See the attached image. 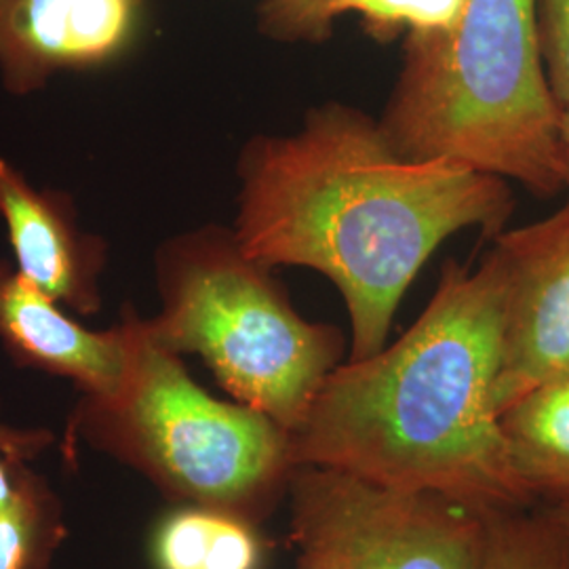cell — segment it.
<instances>
[{
  "mask_svg": "<svg viewBox=\"0 0 569 569\" xmlns=\"http://www.w3.org/2000/svg\"><path fill=\"white\" fill-rule=\"evenodd\" d=\"M237 243L258 264L326 274L350 317V359L387 346L395 312L435 249L512 216L509 183L451 161L399 154L380 122L340 103L315 108L300 131L256 138L241 163Z\"/></svg>",
  "mask_w": 569,
  "mask_h": 569,
  "instance_id": "cell-1",
  "label": "cell"
},
{
  "mask_svg": "<svg viewBox=\"0 0 569 569\" xmlns=\"http://www.w3.org/2000/svg\"><path fill=\"white\" fill-rule=\"evenodd\" d=\"M507 310L509 270L496 247L477 270L448 264L395 345L327 376L289 435L296 468H329L486 512L533 509L493 407Z\"/></svg>",
  "mask_w": 569,
  "mask_h": 569,
  "instance_id": "cell-2",
  "label": "cell"
},
{
  "mask_svg": "<svg viewBox=\"0 0 569 569\" xmlns=\"http://www.w3.org/2000/svg\"><path fill=\"white\" fill-rule=\"evenodd\" d=\"M380 127L409 159L468 164L545 199L568 190L561 106L540 51L536 0H468L448 30L407 34Z\"/></svg>",
  "mask_w": 569,
  "mask_h": 569,
  "instance_id": "cell-3",
  "label": "cell"
},
{
  "mask_svg": "<svg viewBox=\"0 0 569 569\" xmlns=\"http://www.w3.org/2000/svg\"><path fill=\"white\" fill-rule=\"evenodd\" d=\"M122 321L131 357L121 392L82 397L72 428L178 500L260 521L296 470L289 432L253 407L209 395L136 310Z\"/></svg>",
  "mask_w": 569,
  "mask_h": 569,
  "instance_id": "cell-4",
  "label": "cell"
},
{
  "mask_svg": "<svg viewBox=\"0 0 569 569\" xmlns=\"http://www.w3.org/2000/svg\"><path fill=\"white\" fill-rule=\"evenodd\" d=\"M161 310L146 319L169 350L201 357L234 401L296 432L340 366L338 329L310 323L247 258L232 230L199 228L157 256Z\"/></svg>",
  "mask_w": 569,
  "mask_h": 569,
  "instance_id": "cell-5",
  "label": "cell"
},
{
  "mask_svg": "<svg viewBox=\"0 0 569 569\" xmlns=\"http://www.w3.org/2000/svg\"><path fill=\"white\" fill-rule=\"evenodd\" d=\"M289 493L293 542L326 545L345 569H486V510L317 467L296 468Z\"/></svg>",
  "mask_w": 569,
  "mask_h": 569,
  "instance_id": "cell-6",
  "label": "cell"
},
{
  "mask_svg": "<svg viewBox=\"0 0 569 569\" xmlns=\"http://www.w3.org/2000/svg\"><path fill=\"white\" fill-rule=\"evenodd\" d=\"M496 249L509 270V310L493 407L569 376V188L542 222L509 230Z\"/></svg>",
  "mask_w": 569,
  "mask_h": 569,
  "instance_id": "cell-7",
  "label": "cell"
},
{
  "mask_svg": "<svg viewBox=\"0 0 569 569\" xmlns=\"http://www.w3.org/2000/svg\"><path fill=\"white\" fill-rule=\"evenodd\" d=\"M143 0H0V77L13 96L41 91L63 70L121 60Z\"/></svg>",
  "mask_w": 569,
  "mask_h": 569,
  "instance_id": "cell-8",
  "label": "cell"
},
{
  "mask_svg": "<svg viewBox=\"0 0 569 569\" xmlns=\"http://www.w3.org/2000/svg\"><path fill=\"white\" fill-rule=\"evenodd\" d=\"M0 218L23 279L79 315L102 308L108 247L82 230L68 194L34 188L0 157Z\"/></svg>",
  "mask_w": 569,
  "mask_h": 569,
  "instance_id": "cell-9",
  "label": "cell"
},
{
  "mask_svg": "<svg viewBox=\"0 0 569 569\" xmlns=\"http://www.w3.org/2000/svg\"><path fill=\"white\" fill-rule=\"evenodd\" d=\"M0 342L20 366L72 380L82 397L110 399L129 371L131 340L121 319L91 331L70 319L56 300L0 260Z\"/></svg>",
  "mask_w": 569,
  "mask_h": 569,
  "instance_id": "cell-10",
  "label": "cell"
},
{
  "mask_svg": "<svg viewBox=\"0 0 569 569\" xmlns=\"http://www.w3.org/2000/svg\"><path fill=\"white\" fill-rule=\"evenodd\" d=\"M510 462L538 502L569 496V376L533 388L500 416Z\"/></svg>",
  "mask_w": 569,
  "mask_h": 569,
  "instance_id": "cell-11",
  "label": "cell"
},
{
  "mask_svg": "<svg viewBox=\"0 0 569 569\" xmlns=\"http://www.w3.org/2000/svg\"><path fill=\"white\" fill-rule=\"evenodd\" d=\"M152 559L159 569H260L262 545L243 517L188 505L159 523Z\"/></svg>",
  "mask_w": 569,
  "mask_h": 569,
  "instance_id": "cell-12",
  "label": "cell"
},
{
  "mask_svg": "<svg viewBox=\"0 0 569 569\" xmlns=\"http://www.w3.org/2000/svg\"><path fill=\"white\" fill-rule=\"evenodd\" d=\"M486 569H569V540L536 507L491 510Z\"/></svg>",
  "mask_w": 569,
  "mask_h": 569,
  "instance_id": "cell-13",
  "label": "cell"
},
{
  "mask_svg": "<svg viewBox=\"0 0 569 569\" xmlns=\"http://www.w3.org/2000/svg\"><path fill=\"white\" fill-rule=\"evenodd\" d=\"M49 491L34 475L20 500L0 515V569H42L58 547L63 529L51 515Z\"/></svg>",
  "mask_w": 569,
  "mask_h": 569,
  "instance_id": "cell-14",
  "label": "cell"
},
{
  "mask_svg": "<svg viewBox=\"0 0 569 569\" xmlns=\"http://www.w3.org/2000/svg\"><path fill=\"white\" fill-rule=\"evenodd\" d=\"M468 0H336L333 18L359 13L371 34L395 37L401 30H448L462 18Z\"/></svg>",
  "mask_w": 569,
  "mask_h": 569,
  "instance_id": "cell-15",
  "label": "cell"
},
{
  "mask_svg": "<svg viewBox=\"0 0 569 569\" xmlns=\"http://www.w3.org/2000/svg\"><path fill=\"white\" fill-rule=\"evenodd\" d=\"M336 0H262L258 28L279 42L326 41L333 28Z\"/></svg>",
  "mask_w": 569,
  "mask_h": 569,
  "instance_id": "cell-16",
  "label": "cell"
},
{
  "mask_svg": "<svg viewBox=\"0 0 569 569\" xmlns=\"http://www.w3.org/2000/svg\"><path fill=\"white\" fill-rule=\"evenodd\" d=\"M538 39L550 89L561 108L569 106V0H536Z\"/></svg>",
  "mask_w": 569,
  "mask_h": 569,
  "instance_id": "cell-17",
  "label": "cell"
},
{
  "mask_svg": "<svg viewBox=\"0 0 569 569\" xmlns=\"http://www.w3.org/2000/svg\"><path fill=\"white\" fill-rule=\"evenodd\" d=\"M47 441V432L11 430L0 425V515L20 500L30 477V472L21 467V460L32 456Z\"/></svg>",
  "mask_w": 569,
  "mask_h": 569,
  "instance_id": "cell-18",
  "label": "cell"
},
{
  "mask_svg": "<svg viewBox=\"0 0 569 569\" xmlns=\"http://www.w3.org/2000/svg\"><path fill=\"white\" fill-rule=\"evenodd\" d=\"M296 547L300 550V569H345L342 559L321 542L300 540Z\"/></svg>",
  "mask_w": 569,
  "mask_h": 569,
  "instance_id": "cell-19",
  "label": "cell"
},
{
  "mask_svg": "<svg viewBox=\"0 0 569 569\" xmlns=\"http://www.w3.org/2000/svg\"><path fill=\"white\" fill-rule=\"evenodd\" d=\"M542 512L555 528L559 529L569 540V496L542 502Z\"/></svg>",
  "mask_w": 569,
  "mask_h": 569,
  "instance_id": "cell-20",
  "label": "cell"
},
{
  "mask_svg": "<svg viewBox=\"0 0 569 569\" xmlns=\"http://www.w3.org/2000/svg\"><path fill=\"white\" fill-rule=\"evenodd\" d=\"M561 138H563L569 154V106L561 108Z\"/></svg>",
  "mask_w": 569,
  "mask_h": 569,
  "instance_id": "cell-21",
  "label": "cell"
}]
</instances>
